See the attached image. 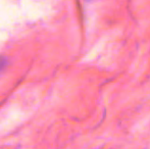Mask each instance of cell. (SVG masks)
Masks as SVG:
<instances>
[{"label":"cell","mask_w":150,"mask_h":149,"mask_svg":"<svg viewBox=\"0 0 150 149\" xmlns=\"http://www.w3.org/2000/svg\"><path fill=\"white\" fill-rule=\"evenodd\" d=\"M4 64H5V61H4V58H0V71H1V68L4 66Z\"/></svg>","instance_id":"1"}]
</instances>
